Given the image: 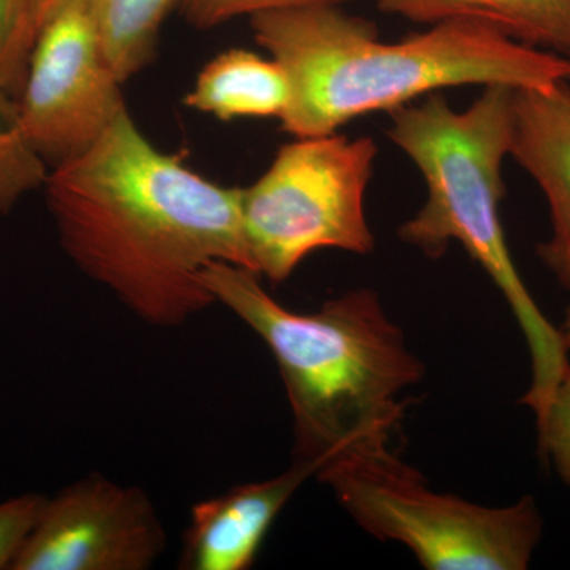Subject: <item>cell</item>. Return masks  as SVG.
Here are the masks:
<instances>
[{"instance_id":"obj_16","label":"cell","mask_w":570,"mask_h":570,"mask_svg":"<svg viewBox=\"0 0 570 570\" xmlns=\"http://www.w3.org/2000/svg\"><path fill=\"white\" fill-rule=\"evenodd\" d=\"M352 0H181L186 20L197 29H212L236 17L307 6H341Z\"/></svg>"},{"instance_id":"obj_18","label":"cell","mask_w":570,"mask_h":570,"mask_svg":"<svg viewBox=\"0 0 570 570\" xmlns=\"http://www.w3.org/2000/svg\"><path fill=\"white\" fill-rule=\"evenodd\" d=\"M47 498L37 493L0 502V570L11 569L26 539L36 527Z\"/></svg>"},{"instance_id":"obj_5","label":"cell","mask_w":570,"mask_h":570,"mask_svg":"<svg viewBox=\"0 0 570 570\" xmlns=\"http://www.w3.org/2000/svg\"><path fill=\"white\" fill-rule=\"evenodd\" d=\"M390 442H358L317 472L360 528L382 542L403 543L428 570L528 569L543 532L534 498L485 508L438 493Z\"/></svg>"},{"instance_id":"obj_7","label":"cell","mask_w":570,"mask_h":570,"mask_svg":"<svg viewBox=\"0 0 570 570\" xmlns=\"http://www.w3.org/2000/svg\"><path fill=\"white\" fill-rule=\"evenodd\" d=\"M18 107L26 137L52 168L88 153L127 110L89 0H75L37 33Z\"/></svg>"},{"instance_id":"obj_1","label":"cell","mask_w":570,"mask_h":570,"mask_svg":"<svg viewBox=\"0 0 570 570\" xmlns=\"http://www.w3.org/2000/svg\"><path fill=\"white\" fill-rule=\"evenodd\" d=\"M45 190L63 253L145 324L176 328L213 306L202 283L213 262L253 269L242 189L154 148L129 110L88 153L51 168Z\"/></svg>"},{"instance_id":"obj_15","label":"cell","mask_w":570,"mask_h":570,"mask_svg":"<svg viewBox=\"0 0 570 570\" xmlns=\"http://www.w3.org/2000/svg\"><path fill=\"white\" fill-rule=\"evenodd\" d=\"M33 0H0V88L20 99L33 43Z\"/></svg>"},{"instance_id":"obj_3","label":"cell","mask_w":570,"mask_h":570,"mask_svg":"<svg viewBox=\"0 0 570 570\" xmlns=\"http://www.w3.org/2000/svg\"><path fill=\"white\" fill-rule=\"evenodd\" d=\"M202 283L268 346L294 419L295 459L333 456L371 439H392L406 389L425 376L406 336L371 288L299 314L277 303L261 275L213 262Z\"/></svg>"},{"instance_id":"obj_8","label":"cell","mask_w":570,"mask_h":570,"mask_svg":"<svg viewBox=\"0 0 570 570\" xmlns=\"http://www.w3.org/2000/svg\"><path fill=\"white\" fill-rule=\"evenodd\" d=\"M165 549L145 491L89 474L47 498L10 570H146Z\"/></svg>"},{"instance_id":"obj_13","label":"cell","mask_w":570,"mask_h":570,"mask_svg":"<svg viewBox=\"0 0 570 570\" xmlns=\"http://www.w3.org/2000/svg\"><path fill=\"white\" fill-rule=\"evenodd\" d=\"M178 2L89 0L100 52L121 85L153 61L163 22Z\"/></svg>"},{"instance_id":"obj_17","label":"cell","mask_w":570,"mask_h":570,"mask_svg":"<svg viewBox=\"0 0 570 570\" xmlns=\"http://www.w3.org/2000/svg\"><path fill=\"white\" fill-rule=\"evenodd\" d=\"M535 425L540 450L570 487V371L558 385Z\"/></svg>"},{"instance_id":"obj_20","label":"cell","mask_w":570,"mask_h":570,"mask_svg":"<svg viewBox=\"0 0 570 570\" xmlns=\"http://www.w3.org/2000/svg\"><path fill=\"white\" fill-rule=\"evenodd\" d=\"M71 2H75V0H33V29H36V36L56 13L66 9Z\"/></svg>"},{"instance_id":"obj_21","label":"cell","mask_w":570,"mask_h":570,"mask_svg":"<svg viewBox=\"0 0 570 570\" xmlns=\"http://www.w3.org/2000/svg\"><path fill=\"white\" fill-rule=\"evenodd\" d=\"M560 330L562 340H564L566 343V347H568L570 351V306L568 307V311H566L564 324H562Z\"/></svg>"},{"instance_id":"obj_14","label":"cell","mask_w":570,"mask_h":570,"mask_svg":"<svg viewBox=\"0 0 570 570\" xmlns=\"http://www.w3.org/2000/svg\"><path fill=\"white\" fill-rule=\"evenodd\" d=\"M48 175L22 130L18 100L0 88V213H10L22 195L45 186Z\"/></svg>"},{"instance_id":"obj_10","label":"cell","mask_w":570,"mask_h":570,"mask_svg":"<svg viewBox=\"0 0 570 570\" xmlns=\"http://www.w3.org/2000/svg\"><path fill=\"white\" fill-rule=\"evenodd\" d=\"M510 156L530 174L549 204L553 238L570 235V82L515 89Z\"/></svg>"},{"instance_id":"obj_11","label":"cell","mask_w":570,"mask_h":570,"mask_svg":"<svg viewBox=\"0 0 570 570\" xmlns=\"http://www.w3.org/2000/svg\"><path fill=\"white\" fill-rule=\"evenodd\" d=\"M379 10L419 24L472 21L570 59V0H377Z\"/></svg>"},{"instance_id":"obj_6","label":"cell","mask_w":570,"mask_h":570,"mask_svg":"<svg viewBox=\"0 0 570 570\" xmlns=\"http://www.w3.org/2000/svg\"><path fill=\"white\" fill-rule=\"evenodd\" d=\"M377 145L344 135L296 138L281 146L253 186L242 189V220L250 264L284 283L321 249L370 254L365 194Z\"/></svg>"},{"instance_id":"obj_4","label":"cell","mask_w":570,"mask_h":570,"mask_svg":"<svg viewBox=\"0 0 570 570\" xmlns=\"http://www.w3.org/2000/svg\"><path fill=\"white\" fill-rule=\"evenodd\" d=\"M485 86L471 107L455 111L441 92L389 112L387 137L423 175L426 202L400 227V238L439 258L456 242L504 295L531 355V385L520 403L540 419L570 371L561 330L534 302L510 255L501 223L502 163L510 156L512 96Z\"/></svg>"},{"instance_id":"obj_12","label":"cell","mask_w":570,"mask_h":570,"mask_svg":"<svg viewBox=\"0 0 570 570\" xmlns=\"http://www.w3.org/2000/svg\"><path fill=\"white\" fill-rule=\"evenodd\" d=\"M291 82L275 59L247 50H228L209 61L184 105L220 121L277 118L287 111Z\"/></svg>"},{"instance_id":"obj_19","label":"cell","mask_w":570,"mask_h":570,"mask_svg":"<svg viewBox=\"0 0 570 570\" xmlns=\"http://www.w3.org/2000/svg\"><path fill=\"white\" fill-rule=\"evenodd\" d=\"M539 255L558 279L570 287V235L551 238L546 245L539 246Z\"/></svg>"},{"instance_id":"obj_9","label":"cell","mask_w":570,"mask_h":570,"mask_svg":"<svg viewBox=\"0 0 570 570\" xmlns=\"http://www.w3.org/2000/svg\"><path fill=\"white\" fill-rule=\"evenodd\" d=\"M333 456L295 459V463L276 478L234 487L220 497L197 502L184 532L178 568H253L266 534L285 504L307 479L316 478Z\"/></svg>"},{"instance_id":"obj_2","label":"cell","mask_w":570,"mask_h":570,"mask_svg":"<svg viewBox=\"0 0 570 570\" xmlns=\"http://www.w3.org/2000/svg\"><path fill=\"white\" fill-rule=\"evenodd\" d=\"M250 28L287 73L291 102L281 127L295 138L336 134L370 112L456 86L549 89L570 81V59L480 22H436L387 43L373 21L341 6H307L254 14Z\"/></svg>"}]
</instances>
